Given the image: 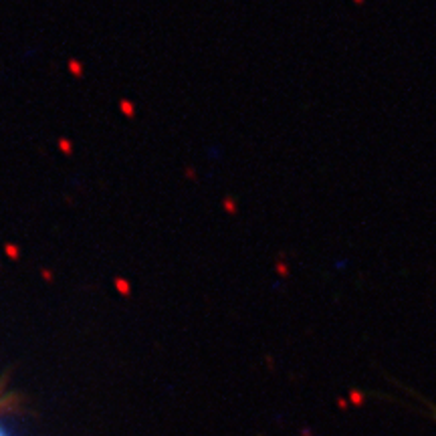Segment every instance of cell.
Returning <instances> with one entry per match:
<instances>
[{
	"mask_svg": "<svg viewBox=\"0 0 436 436\" xmlns=\"http://www.w3.org/2000/svg\"><path fill=\"white\" fill-rule=\"evenodd\" d=\"M0 436H6V434H4V430H2V428H0Z\"/></svg>",
	"mask_w": 436,
	"mask_h": 436,
	"instance_id": "1",
	"label": "cell"
}]
</instances>
